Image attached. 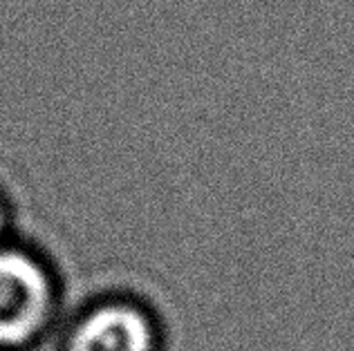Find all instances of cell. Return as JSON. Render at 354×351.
<instances>
[{
    "label": "cell",
    "instance_id": "7a4b0ae2",
    "mask_svg": "<svg viewBox=\"0 0 354 351\" xmlns=\"http://www.w3.org/2000/svg\"><path fill=\"white\" fill-rule=\"evenodd\" d=\"M155 334L144 311L130 304H106L81 322L70 351H153Z\"/></svg>",
    "mask_w": 354,
    "mask_h": 351
},
{
    "label": "cell",
    "instance_id": "3957f363",
    "mask_svg": "<svg viewBox=\"0 0 354 351\" xmlns=\"http://www.w3.org/2000/svg\"><path fill=\"white\" fill-rule=\"evenodd\" d=\"M3 228H5V217H3V210H0V235H3Z\"/></svg>",
    "mask_w": 354,
    "mask_h": 351
},
{
    "label": "cell",
    "instance_id": "6da1fadb",
    "mask_svg": "<svg viewBox=\"0 0 354 351\" xmlns=\"http://www.w3.org/2000/svg\"><path fill=\"white\" fill-rule=\"evenodd\" d=\"M52 307L45 269L14 248L0 246V347H18L43 329Z\"/></svg>",
    "mask_w": 354,
    "mask_h": 351
}]
</instances>
